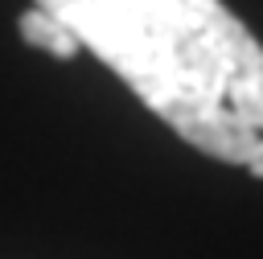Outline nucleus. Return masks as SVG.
I'll list each match as a JSON object with an SVG mask.
<instances>
[{
	"label": "nucleus",
	"instance_id": "obj_1",
	"mask_svg": "<svg viewBox=\"0 0 263 259\" xmlns=\"http://www.w3.org/2000/svg\"><path fill=\"white\" fill-rule=\"evenodd\" d=\"M53 12L164 127L263 177V41L226 0H29Z\"/></svg>",
	"mask_w": 263,
	"mask_h": 259
},
{
	"label": "nucleus",
	"instance_id": "obj_2",
	"mask_svg": "<svg viewBox=\"0 0 263 259\" xmlns=\"http://www.w3.org/2000/svg\"><path fill=\"white\" fill-rule=\"evenodd\" d=\"M16 29H21V37H25L33 49H41V53H49V58H58V62H70V58L82 53V41H78L53 12L37 8V4H29V8L16 16Z\"/></svg>",
	"mask_w": 263,
	"mask_h": 259
}]
</instances>
